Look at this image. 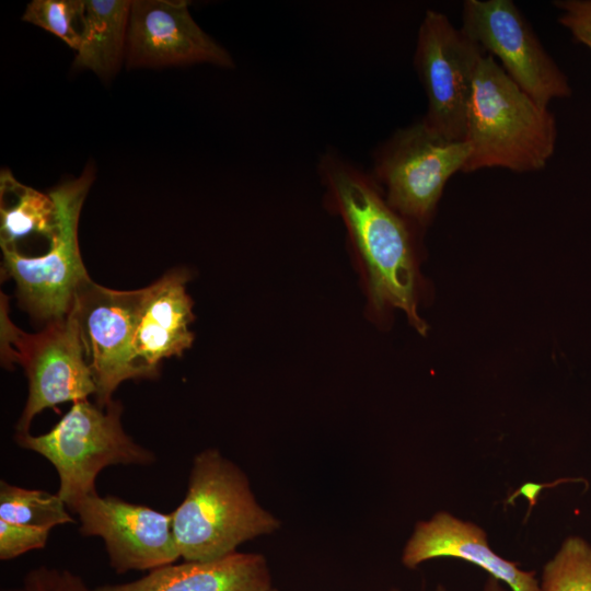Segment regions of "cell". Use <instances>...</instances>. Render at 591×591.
Segmentation results:
<instances>
[{"label": "cell", "instance_id": "5", "mask_svg": "<svg viewBox=\"0 0 591 591\" xmlns=\"http://www.w3.org/2000/svg\"><path fill=\"white\" fill-rule=\"evenodd\" d=\"M94 170L49 190L57 208V227L46 252L35 256L2 250V274L16 285L19 303L40 323L66 317L79 289L90 280L78 242L83 201L93 183Z\"/></svg>", "mask_w": 591, "mask_h": 591}, {"label": "cell", "instance_id": "10", "mask_svg": "<svg viewBox=\"0 0 591 591\" xmlns=\"http://www.w3.org/2000/svg\"><path fill=\"white\" fill-rule=\"evenodd\" d=\"M142 289L113 290L91 279L78 291L71 313L77 320L88 366L95 385V403L107 406L118 385L147 378L134 355V336Z\"/></svg>", "mask_w": 591, "mask_h": 591}, {"label": "cell", "instance_id": "19", "mask_svg": "<svg viewBox=\"0 0 591 591\" xmlns=\"http://www.w3.org/2000/svg\"><path fill=\"white\" fill-rule=\"evenodd\" d=\"M540 591H591V545L569 536L543 567Z\"/></svg>", "mask_w": 591, "mask_h": 591}, {"label": "cell", "instance_id": "15", "mask_svg": "<svg viewBox=\"0 0 591 591\" xmlns=\"http://www.w3.org/2000/svg\"><path fill=\"white\" fill-rule=\"evenodd\" d=\"M92 591H271V578L264 556L234 552L212 560L165 565L140 579Z\"/></svg>", "mask_w": 591, "mask_h": 591}, {"label": "cell", "instance_id": "4", "mask_svg": "<svg viewBox=\"0 0 591 591\" xmlns=\"http://www.w3.org/2000/svg\"><path fill=\"white\" fill-rule=\"evenodd\" d=\"M123 406L112 401L101 407L88 399L72 404L69 412L39 436L16 433L15 442L44 456L59 477L57 495L71 511L85 497L96 494L99 473L111 465H150L155 455L136 443L123 429Z\"/></svg>", "mask_w": 591, "mask_h": 591}, {"label": "cell", "instance_id": "21", "mask_svg": "<svg viewBox=\"0 0 591 591\" xmlns=\"http://www.w3.org/2000/svg\"><path fill=\"white\" fill-rule=\"evenodd\" d=\"M50 530L0 520V559L10 560L45 547Z\"/></svg>", "mask_w": 591, "mask_h": 591}, {"label": "cell", "instance_id": "20", "mask_svg": "<svg viewBox=\"0 0 591 591\" xmlns=\"http://www.w3.org/2000/svg\"><path fill=\"white\" fill-rule=\"evenodd\" d=\"M85 1L82 0H33L22 20L37 25L78 50L84 19Z\"/></svg>", "mask_w": 591, "mask_h": 591}, {"label": "cell", "instance_id": "18", "mask_svg": "<svg viewBox=\"0 0 591 591\" xmlns=\"http://www.w3.org/2000/svg\"><path fill=\"white\" fill-rule=\"evenodd\" d=\"M67 509L57 494L0 482V520L51 530L56 525L76 523Z\"/></svg>", "mask_w": 591, "mask_h": 591}, {"label": "cell", "instance_id": "25", "mask_svg": "<svg viewBox=\"0 0 591 591\" xmlns=\"http://www.w3.org/2000/svg\"><path fill=\"white\" fill-rule=\"evenodd\" d=\"M391 591H399L397 589H392ZM433 591H449L443 584L436 586Z\"/></svg>", "mask_w": 591, "mask_h": 591}, {"label": "cell", "instance_id": "12", "mask_svg": "<svg viewBox=\"0 0 591 591\" xmlns=\"http://www.w3.org/2000/svg\"><path fill=\"white\" fill-rule=\"evenodd\" d=\"M126 62L129 68L208 62L234 66L231 55L195 22L187 1H131Z\"/></svg>", "mask_w": 591, "mask_h": 591}, {"label": "cell", "instance_id": "7", "mask_svg": "<svg viewBox=\"0 0 591 591\" xmlns=\"http://www.w3.org/2000/svg\"><path fill=\"white\" fill-rule=\"evenodd\" d=\"M1 343L3 362H19L28 380L27 401L15 427L18 433H28L33 418L46 408L95 395L96 385L71 312L36 334L22 332L2 316Z\"/></svg>", "mask_w": 591, "mask_h": 591}, {"label": "cell", "instance_id": "13", "mask_svg": "<svg viewBox=\"0 0 591 591\" xmlns=\"http://www.w3.org/2000/svg\"><path fill=\"white\" fill-rule=\"evenodd\" d=\"M441 557L474 564L510 591H540L535 571L523 570L518 563L495 553L479 525L447 511H439L415 525L403 549L402 564L414 569L427 560Z\"/></svg>", "mask_w": 591, "mask_h": 591}, {"label": "cell", "instance_id": "14", "mask_svg": "<svg viewBox=\"0 0 591 591\" xmlns=\"http://www.w3.org/2000/svg\"><path fill=\"white\" fill-rule=\"evenodd\" d=\"M188 278L185 270L177 269L142 288L134 355L147 378L157 376L163 359L181 356L194 340L189 329L193 301L185 286Z\"/></svg>", "mask_w": 591, "mask_h": 591}, {"label": "cell", "instance_id": "17", "mask_svg": "<svg viewBox=\"0 0 591 591\" xmlns=\"http://www.w3.org/2000/svg\"><path fill=\"white\" fill-rule=\"evenodd\" d=\"M1 250L20 252L23 242L36 237L49 243L57 227L53 197L20 183L9 170L0 175Z\"/></svg>", "mask_w": 591, "mask_h": 591}, {"label": "cell", "instance_id": "24", "mask_svg": "<svg viewBox=\"0 0 591 591\" xmlns=\"http://www.w3.org/2000/svg\"><path fill=\"white\" fill-rule=\"evenodd\" d=\"M482 591H510L501 581L488 576Z\"/></svg>", "mask_w": 591, "mask_h": 591}, {"label": "cell", "instance_id": "3", "mask_svg": "<svg viewBox=\"0 0 591 591\" xmlns=\"http://www.w3.org/2000/svg\"><path fill=\"white\" fill-rule=\"evenodd\" d=\"M171 513L175 542L186 561L228 556L240 544L279 526L257 503L246 475L215 449L195 456L185 498Z\"/></svg>", "mask_w": 591, "mask_h": 591}, {"label": "cell", "instance_id": "23", "mask_svg": "<svg viewBox=\"0 0 591 591\" xmlns=\"http://www.w3.org/2000/svg\"><path fill=\"white\" fill-rule=\"evenodd\" d=\"M559 23L576 40L591 49V0H558Z\"/></svg>", "mask_w": 591, "mask_h": 591}, {"label": "cell", "instance_id": "8", "mask_svg": "<svg viewBox=\"0 0 591 591\" xmlns=\"http://www.w3.org/2000/svg\"><path fill=\"white\" fill-rule=\"evenodd\" d=\"M486 53L442 12L426 11L414 66L427 97L421 120L445 139L463 141L475 72Z\"/></svg>", "mask_w": 591, "mask_h": 591}, {"label": "cell", "instance_id": "1", "mask_svg": "<svg viewBox=\"0 0 591 591\" xmlns=\"http://www.w3.org/2000/svg\"><path fill=\"white\" fill-rule=\"evenodd\" d=\"M329 206L343 219L349 241L364 271L368 297L376 313L392 308L405 312L425 335L418 315L419 275L413 222L386 201L372 174L337 153L326 152L318 162Z\"/></svg>", "mask_w": 591, "mask_h": 591}, {"label": "cell", "instance_id": "11", "mask_svg": "<svg viewBox=\"0 0 591 591\" xmlns=\"http://www.w3.org/2000/svg\"><path fill=\"white\" fill-rule=\"evenodd\" d=\"M79 532L104 541L111 567L117 573L150 571L181 558L172 529V513L96 494L73 509Z\"/></svg>", "mask_w": 591, "mask_h": 591}, {"label": "cell", "instance_id": "6", "mask_svg": "<svg viewBox=\"0 0 591 591\" xmlns=\"http://www.w3.org/2000/svg\"><path fill=\"white\" fill-rule=\"evenodd\" d=\"M471 148L420 119L396 129L375 151L372 176L389 205L416 225L432 218L448 181L463 172Z\"/></svg>", "mask_w": 591, "mask_h": 591}, {"label": "cell", "instance_id": "2", "mask_svg": "<svg viewBox=\"0 0 591 591\" xmlns=\"http://www.w3.org/2000/svg\"><path fill=\"white\" fill-rule=\"evenodd\" d=\"M556 120L547 106L519 88L485 54L477 66L466 114L464 140L471 148L463 173L505 169L543 170L553 157Z\"/></svg>", "mask_w": 591, "mask_h": 591}, {"label": "cell", "instance_id": "16", "mask_svg": "<svg viewBox=\"0 0 591 591\" xmlns=\"http://www.w3.org/2000/svg\"><path fill=\"white\" fill-rule=\"evenodd\" d=\"M131 1H85L81 43L74 67L89 69L103 79L117 72L126 55Z\"/></svg>", "mask_w": 591, "mask_h": 591}, {"label": "cell", "instance_id": "22", "mask_svg": "<svg viewBox=\"0 0 591 591\" xmlns=\"http://www.w3.org/2000/svg\"><path fill=\"white\" fill-rule=\"evenodd\" d=\"M16 591H92L84 579L69 569L39 566L31 569Z\"/></svg>", "mask_w": 591, "mask_h": 591}, {"label": "cell", "instance_id": "9", "mask_svg": "<svg viewBox=\"0 0 591 591\" xmlns=\"http://www.w3.org/2000/svg\"><path fill=\"white\" fill-rule=\"evenodd\" d=\"M461 28L535 102L567 97V77L511 0H465Z\"/></svg>", "mask_w": 591, "mask_h": 591}]
</instances>
